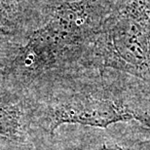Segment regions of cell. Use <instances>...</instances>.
I'll list each match as a JSON object with an SVG mask.
<instances>
[{"label": "cell", "mask_w": 150, "mask_h": 150, "mask_svg": "<svg viewBox=\"0 0 150 150\" xmlns=\"http://www.w3.org/2000/svg\"><path fill=\"white\" fill-rule=\"evenodd\" d=\"M97 150H122L120 148H117V147H106V146H103L101 148H98Z\"/></svg>", "instance_id": "obj_3"}, {"label": "cell", "mask_w": 150, "mask_h": 150, "mask_svg": "<svg viewBox=\"0 0 150 150\" xmlns=\"http://www.w3.org/2000/svg\"><path fill=\"white\" fill-rule=\"evenodd\" d=\"M22 112L15 105L0 104V136L16 137L23 133Z\"/></svg>", "instance_id": "obj_2"}, {"label": "cell", "mask_w": 150, "mask_h": 150, "mask_svg": "<svg viewBox=\"0 0 150 150\" xmlns=\"http://www.w3.org/2000/svg\"><path fill=\"white\" fill-rule=\"evenodd\" d=\"M125 107L107 100L93 98H72L58 104L52 112L51 133L62 124H81L92 127L106 128L120 121L134 118Z\"/></svg>", "instance_id": "obj_1"}]
</instances>
